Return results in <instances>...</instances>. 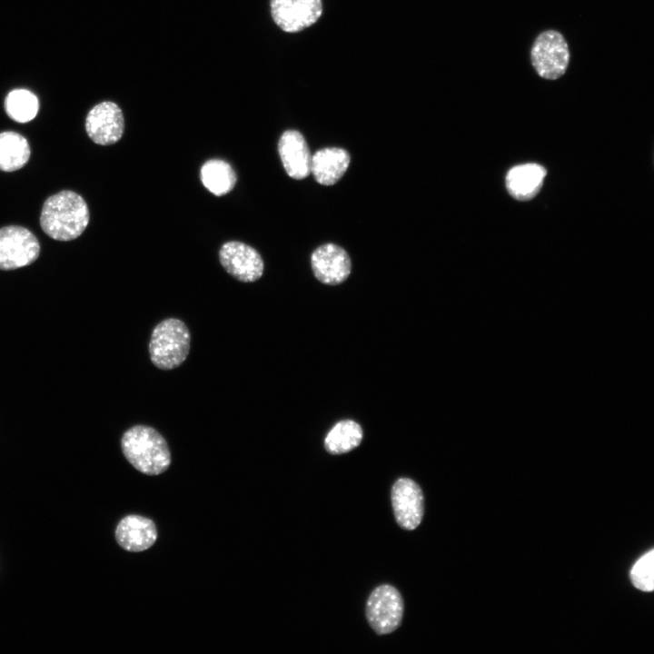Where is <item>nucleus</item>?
Listing matches in <instances>:
<instances>
[{
    "label": "nucleus",
    "mask_w": 654,
    "mask_h": 654,
    "mask_svg": "<svg viewBox=\"0 0 654 654\" xmlns=\"http://www.w3.org/2000/svg\"><path fill=\"white\" fill-rule=\"evenodd\" d=\"M89 223V211L82 196L73 191H62L45 202L40 224L51 238L70 241L77 238Z\"/></svg>",
    "instance_id": "1"
},
{
    "label": "nucleus",
    "mask_w": 654,
    "mask_h": 654,
    "mask_svg": "<svg viewBox=\"0 0 654 654\" xmlns=\"http://www.w3.org/2000/svg\"><path fill=\"white\" fill-rule=\"evenodd\" d=\"M121 448L129 463L145 475H159L171 464L166 440L151 426L137 424L129 428L121 438Z\"/></svg>",
    "instance_id": "2"
},
{
    "label": "nucleus",
    "mask_w": 654,
    "mask_h": 654,
    "mask_svg": "<svg viewBox=\"0 0 654 654\" xmlns=\"http://www.w3.org/2000/svg\"><path fill=\"white\" fill-rule=\"evenodd\" d=\"M191 334L186 324L177 318H167L153 330L149 355L153 364L161 370L179 367L190 352Z\"/></svg>",
    "instance_id": "3"
},
{
    "label": "nucleus",
    "mask_w": 654,
    "mask_h": 654,
    "mask_svg": "<svg viewBox=\"0 0 654 654\" xmlns=\"http://www.w3.org/2000/svg\"><path fill=\"white\" fill-rule=\"evenodd\" d=\"M570 58L566 39L554 29L540 33L530 48V62L535 72L547 80L561 77L568 68Z\"/></svg>",
    "instance_id": "4"
},
{
    "label": "nucleus",
    "mask_w": 654,
    "mask_h": 654,
    "mask_svg": "<svg viewBox=\"0 0 654 654\" xmlns=\"http://www.w3.org/2000/svg\"><path fill=\"white\" fill-rule=\"evenodd\" d=\"M402 615L403 600L394 587L381 585L369 596L366 617L377 634L383 635L394 631L400 626Z\"/></svg>",
    "instance_id": "5"
},
{
    "label": "nucleus",
    "mask_w": 654,
    "mask_h": 654,
    "mask_svg": "<svg viewBox=\"0 0 654 654\" xmlns=\"http://www.w3.org/2000/svg\"><path fill=\"white\" fill-rule=\"evenodd\" d=\"M40 244L26 228L16 225L0 229V269L14 270L33 263L39 256Z\"/></svg>",
    "instance_id": "6"
},
{
    "label": "nucleus",
    "mask_w": 654,
    "mask_h": 654,
    "mask_svg": "<svg viewBox=\"0 0 654 654\" xmlns=\"http://www.w3.org/2000/svg\"><path fill=\"white\" fill-rule=\"evenodd\" d=\"M225 271L240 282H253L263 273V261L253 247L237 241L227 242L219 252Z\"/></svg>",
    "instance_id": "7"
},
{
    "label": "nucleus",
    "mask_w": 654,
    "mask_h": 654,
    "mask_svg": "<svg viewBox=\"0 0 654 654\" xmlns=\"http://www.w3.org/2000/svg\"><path fill=\"white\" fill-rule=\"evenodd\" d=\"M270 7L274 23L287 33L311 26L322 13V0H271Z\"/></svg>",
    "instance_id": "8"
},
{
    "label": "nucleus",
    "mask_w": 654,
    "mask_h": 654,
    "mask_svg": "<svg viewBox=\"0 0 654 654\" xmlns=\"http://www.w3.org/2000/svg\"><path fill=\"white\" fill-rule=\"evenodd\" d=\"M85 130L91 140L97 144H115L122 138L124 130L121 108L111 101L97 104L87 114Z\"/></svg>",
    "instance_id": "9"
},
{
    "label": "nucleus",
    "mask_w": 654,
    "mask_h": 654,
    "mask_svg": "<svg viewBox=\"0 0 654 654\" xmlns=\"http://www.w3.org/2000/svg\"><path fill=\"white\" fill-rule=\"evenodd\" d=\"M391 504L398 525L407 530L416 529L424 511L421 487L412 480L401 478L391 488Z\"/></svg>",
    "instance_id": "10"
},
{
    "label": "nucleus",
    "mask_w": 654,
    "mask_h": 654,
    "mask_svg": "<svg viewBox=\"0 0 654 654\" xmlns=\"http://www.w3.org/2000/svg\"><path fill=\"white\" fill-rule=\"evenodd\" d=\"M311 263L315 277L322 283L336 285L344 282L351 273L352 263L342 247L326 243L312 254Z\"/></svg>",
    "instance_id": "11"
},
{
    "label": "nucleus",
    "mask_w": 654,
    "mask_h": 654,
    "mask_svg": "<svg viewBox=\"0 0 654 654\" xmlns=\"http://www.w3.org/2000/svg\"><path fill=\"white\" fill-rule=\"evenodd\" d=\"M115 540L124 550L140 552L151 548L157 540L154 522L141 515H127L117 524Z\"/></svg>",
    "instance_id": "12"
},
{
    "label": "nucleus",
    "mask_w": 654,
    "mask_h": 654,
    "mask_svg": "<svg viewBox=\"0 0 654 654\" xmlns=\"http://www.w3.org/2000/svg\"><path fill=\"white\" fill-rule=\"evenodd\" d=\"M278 152L287 174L297 180L311 173L312 154L302 134L296 130H287L280 137Z\"/></svg>",
    "instance_id": "13"
},
{
    "label": "nucleus",
    "mask_w": 654,
    "mask_h": 654,
    "mask_svg": "<svg viewBox=\"0 0 654 654\" xmlns=\"http://www.w3.org/2000/svg\"><path fill=\"white\" fill-rule=\"evenodd\" d=\"M349 164L350 155L346 150L323 148L312 156L311 173L320 184L332 185L342 177Z\"/></svg>",
    "instance_id": "14"
},
{
    "label": "nucleus",
    "mask_w": 654,
    "mask_h": 654,
    "mask_svg": "<svg viewBox=\"0 0 654 654\" xmlns=\"http://www.w3.org/2000/svg\"><path fill=\"white\" fill-rule=\"evenodd\" d=\"M546 169L538 164H524L512 167L506 175V187L517 200L527 201L540 190Z\"/></svg>",
    "instance_id": "15"
},
{
    "label": "nucleus",
    "mask_w": 654,
    "mask_h": 654,
    "mask_svg": "<svg viewBox=\"0 0 654 654\" xmlns=\"http://www.w3.org/2000/svg\"><path fill=\"white\" fill-rule=\"evenodd\" d=\"M30 146L20 134L0 133V170L13 172L22 168L29 160Z\"/></svg>",
    "instance_id": "16"
},
{
    "label": "nucleus",
    "mask_w": 654,
    "mask_h": 654,
    "mask_svg": "<svg viewBox=\"0 0 654 654\" xmlns=\"http://www.w3.org/2000/svg\"><path fill=\"white\" fill-rule=\"evenodd\" d=\"M200 177L205 188L216 196H222L233 190L236 183V173L225 161L212 159L203 164Z\"/></svg>",
    "instance_id": "17"
},
{
    "label": "nucleus",
    "mask_w": 654,
    "mask_h": 654,
    "mask_svg": "<svg viewBox=\"0 0 654 654\" xmlns=\"http://www.w3.org/2000/svg\"><path fill=\"white\" fill-rule=\"evenodd\" d=\"M362 437V429L356 421H341L326 435L324 446L331 454H343L358 447Z\"/></svg>",
    "instance_id": "18"
},
{
    "label": "nucleus",
    "mask_w": 654,
    "mask_h": 654,
    "mask_svg": "<svg viewBox=\"0 0 654 654\" xmlns=\"http://www.w3.org/2000/svg\"><path fill=\"white\" fill-rule=\"evenodd\" d=\"M7 115L15 122L27 123L34 119L39 109V102L35 94L26 89L11 91L5 100Z\"/></svg>",
    "instance_id": "19"
},
{
    "label": "nucleus",
    "mask_w": 654,
    "mask_h": 654,
    "mask_svg": "<svg viewBox=\"0 0 654 654\" xmlns=\"http://www.w3.org/2000/svg\"><path fill=\"white\" fill-rule=\"evenodd\" d=\"M633 585L642 591L654 589V551L650 550L639 558L630 570Z\"/></svg>",
    "instance_id": "20"
}]
</instances>
